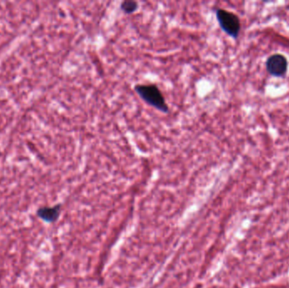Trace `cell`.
<instances>
[{
  "label": "cell",
  "instance_id": "cell-3",
  "mask_svg": "<svg viewBox=\"0 0 289 288\" xmlns=\"http://www.w3.org/2000/svg\"><path fill=\"white\" fill-rule=\"evenodd\" d=\"M266 71L272 76L284 77L288 71L289 63L286 57L280 53L272 54L266 60Z\"/></svg>",
  "mask_w": 289,
  "mask_h": 288
},
{
  "label": "cell",
  "instance_id": "cell-4",
  "mask_svg": "<svg viewBox=\"0 0 289 288\" xmlns=\"http://www.w3.org/2000/svg\"><path fill=\"white\" fill-rule=\"evenodd\" d=\"M61 212V205L58 204L53 206H43L37 210L36 214L38 218L46 223H53L58 220Z\"/></svg>",
  "mask_w": 289,
  "mask_h": 288
},
{
  "label": "cell",
  "instance_id": "cell-1",
  "mask_svg": "<svg viewBox=\"0 0 289 288\" xmlns=\"http://www.w3.org/2000/svg\"><path fill=\"white\" fill-rule=\"evenodd\" d=\"M134 90L136 94L149 106L163 113L169 112V107L158 85L155 84H138L134 85Z\"/></svg>",
  "mask_w": 289,
  "mask_h": 288
},
{
  "label": "cell",
  "instance_id": "cell-2",
  "mask_svg": "<svg viewBox=\"0 0 289 288\" xmlns=\"http://www.w3.org/2000/svg\"><path fill=\"white\" fill-rule=\"evenodd\" d=\"M216 17L221 29L232 38L237 39L240 35L241 23L240 18L233 12L216 9Z\"/></svg>",
  "mask_w": 289,
  "mask_h": 288
},
{
  "label": "cell",
  "instance_id": "cell-5",
  "mask_svg": "<svg viewBox=\"0 0 289 288\" xmlns=\"http://www.w3.org/2000/svg\"><path fill=\"white\" fill-rule=\"evenodd\" d=\"M138 8H139V3L136 1H133V0H124L120 3L121 11L126 15L134 14V12L137 11Z\"/></svg>",
  "mask_w": 289,
  "mask_h": 288
}]
</instances>
